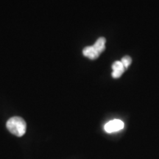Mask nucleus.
<instances>
[{"mask_svg": "<svg viewBox=\"0 0 159 159\" xmlns=\"http://www.w3.org/2000/svg\"><path fill=\"white\" fill-rule=\"evenodd\" d=\"M6 126L11 134L18 137L24 136L27 130V124L25 119L19 116H13L9 119Z\"/></svg>", "mask_w": 159, "mask_h": 159, "instance_id": "nucleus-1", "label": "nucleus"}, {"mask_svg": "<svg viewBox=\"0 0 159 159\" xmlns=\"http://www.w3.org/2000/svg\"><path fill=\"white\" fill-rule=\"evenodd\" d=\"M125 127V123L120 119H113L107 122L104 126V130L108 134L118 132L122 130Z\"/></svg>", "mask_w": 159, "mask_h": 159, "instance_id": "nucleus-2", "label": "nucleus"}, {"mask_svg": "<svg viewBox=\"0 0 159 159\" xmlns=\"http://www.w3.org/2000/svg\"><path fill=\"white\" fill-rule=\"evenodd\" d=\"M112 77L114 78H119L122 76L125 71V67L121 61H115L112 65Z\"/></svg>", "mask_w": 159, "mask_h": 159, "instance_id": "nucleus-3", "label": "nucleus"}, {"mask_svg": "<svg viewBox=\"0 0 159 159\" xmlns=\"http://www.w3.org/2000/svg\"><path fill=\"white\" fill-rule=\"evenodd\" d=\"M83 55L85 57L91 60H95L99 56V53L97 52L93 46H89V47H85L83 50Z\"/></svg>", "mask_w": 159, "mask_h": 159, "instance_id": "nucleus-4", "label": "nucleus"}, {"mask_svg": "<svg viewBox=\"0 0 159 159\" xmlns=\"http://www.w3.org/2000/svg\"><path fill=\"white\" fill-rule=\"evenodd\" d=\"M105 43H106V40H105V38H99L94 44L93 45V47H94V49L98 52L99 54H101L105 49Z\"/></svg>", "mask_w": 159, "mask_h": 159, "instance_id": "nucleus-5", "label": "nucleus"}, {"mask_svg": "<svg viewBox=\"0 0 159 159\" xmlns=\"http://www.w3.org/2000/svg\"><path fill=\"white\" fill-rule=\"evenodd\" d=\"M121 62H122L123 66H124L125 69H128L129 66L131 64L132 60H131V57L130 56H125L122 58Z\"/></svg>", "mask_w": 159, "mask_h": 159, "instance_id": "nucleus-6", "label": "nucleus"}]
</instances>
